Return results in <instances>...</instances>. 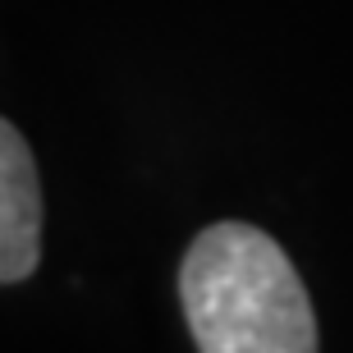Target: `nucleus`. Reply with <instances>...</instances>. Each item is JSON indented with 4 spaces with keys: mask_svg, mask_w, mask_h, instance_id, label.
<instances>
[{
    "mask_svg": "<svg viewBox=\"0 0 353 353\" xmlns=\"http://www.w3.org/2000/svg\"><path fill=\"white\" fill-rule=\"evenodd\" d=\"M179 299L202 353L316 349L312 299L285 248L257 225H207L183 252Z\"/></svg>",
    "mask_w": 353,
    "mask_h": 353,
    "instance_id": "nucleus-1",
    "label": "nucleus"
},
{
    "mask_svg": "<svg viewBox=\"0 0 353 353\" xmlns=\"http://www.w3.org/2000/svg\"><path fill=\"white\" fill-rule=\"evenodd\" d=\"M41 262V179L23 133L0 119V285H19Z\"/></svg>",
    "mask_w": 353,
    "mask_h": 353,
    "instance_id": "nucleus-2",
    "label": "nucleus"
}]
</instances>
